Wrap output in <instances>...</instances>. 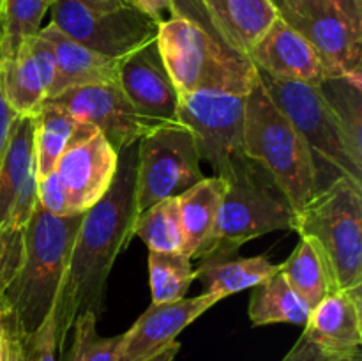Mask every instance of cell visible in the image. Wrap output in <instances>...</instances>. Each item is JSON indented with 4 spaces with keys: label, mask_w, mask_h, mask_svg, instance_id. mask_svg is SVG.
<instances>
[{
    "label": "cell",
    "mask_w": 362,
    "mask_h": 361,
    "mask_svg": "<svg viewBox=\"0 0 362 361\" xmlns=\"http://www.w3.org/2000/svg\"><path fill=\"white\" fill-rule=\"evenodd\" d=\"M300 340L322 360L361 350L362 289L334 290L311 310Z\"/></svg>",
    "instance_id": "obj_17"
},
{
    "label": "cell",
    "mask_w": 362,
    "mask_h": 361,
    "mask_svg": "<svg viewBox=\"0 0 362 361\" xmlns=\"http://www.w3.org/2000/svg\"><path fill=\"white\" fill-rule=\"evenodd\" d=\"M318 53L329 76H361L362 30L327 0H297L279 11Z\"/></svg>",
    "instance_id": "obj_11"
},
{
    "label": "cell",
    "mask_w": 362,
    "mask_h": 361,
    "mask_svg": "<svg viewBox=\"0 0 362 361\" xmlns=\"http://www.w3.org/2000/svg\"><path fill=\"white\" fill-rule=\"evenodd\" d=\"M313 308L296 292L285 276L278 271L253 287L247 315L253 326L296 324L304 326Z\"/></svg>",
    "instance_id": "obj_25"
},
{
    "label": "cell",
    "mask_w": 362,
    "mask_h": 361,
    "mask_svg": "<svg viewBox=\"0 0 362 361\" xmlns=\"http://www.w3.org/2000/svg\"><path fill=\"white\" fill-rule=\"evenodd\" d=\"M279 273L311 308L336 290L324 257L306 237H300L292 255L279 264Z\"/></svg>",
    "instance_id": "obj_26"
},
{
    "label": "cell",
    "mask_w": 362,
    "mask_h": 361,
    "mask_svg": "<svg viewBox=\"0 0 362 361\" xmlns=\"http://www.w3.org/2000/svg\"><path fill=\"white\" fill-rule=\"evenodd\" d=\"M327 2L338 7L354 27L362 30V0H327Z\"/></svg>",
    "instance_id": "obj_37"
},
{
    "label": "cell",
    "mask_w": 362,
    "mask_h": 361,
    "mask_svg": "<svg viewBox=\"0 0 362 361\" xmlns=\"http://www.w3.org/2000/svg\"><path fill=\"white\" fill-rule=\"evenodd\" d=\"M219 301L221 299L214 294L202 292L172 303H152L129 331L122 333V345L117 361H147L175 342L187 326Z\"/></svg>",
    "instance_id": "obj_15"
},
{
    "label": "cell",
    "mask_w": 362,
    "mask_h": 361,
    "mask_svg": "<svg viewBox=\"0 0 362 361\" xmlns=\"http://www.w3.org/2000/svg\"><path fill=\"white\" fill-rule=\"evenodd\" d=\"M45 103L59 106L76 119L92 124L117 152L136 144L147 131L161 126L141 117L119 84L67 88Z\"/></svg>",
    "instance_id": "obj_12"
},
{
    "label": "cell",
    "mask_w": 362,
    "mask_h": 361,
    "mask_svg": "<svg viewBox=\"0 0 362 361\" xmlns=\"http://www.w3.org/2000/svg\"><path fill=\"white\" fill-rule=\"evenodd\" d=\"M78 2H83L90 7H98V9H112V7L131 4L129 0H78Z\"/></svg>",
    "instance_id": "obj_39"
},
{
    "label": "cell",
    "mask_w": 362,
    "mask_h": 361,
    "mask_svg": "<svg viewBox=\"0 0 362 361\" xmlns=\"http://www.w3.org/2000/svg\"><path fill=\"white\" fill-rule=\"evenodd\" d=\"M179 350H180V343L175 340V342H172L170 345H166L163 350H159L158 354H154L152 357H148L147 361H175Z\"/></svg>",
    "instance_id": "obj_38"
},
{
    "label": "cell",
    "mask_w": 362,
    "mask_h": 361,
    "mask_svg": "<svg viewBox=\"0 0 362 361\" xmlns=\"http://www.w3.org/2000/svg\"><path fill=\"white\" fill-rule=\"evenodd\" d=\"M293 232L317 246L336 290L362 289V186L341 177L318 191L297 212Z\"/></svg>",
    "instance_id": "obj_5"
},
{
    "label": "cell",
    "mask_w": 362,
    "mask_h": 361,
    "mask_svg": "<svg viewBox=\"0 0 362 361\" xmlns=\"http://www.w3.org/2000/svg\"><path fill=\"white\" fill-rule=\"evenodd\" d=\"M81 218L83 214L52 216L35 204L16 271L0 289V310L13 315L23 343L53 317Z\"/></svg>",
    "instance_id": "obj_3"
},
{
    "label": "cell",
    "mask_w": 362,
    "mask_h": 361,
    "mask_svg": "<svg viewBox=\"0 0 362 361\" xmlns=\"http://www.w3.org/2000/svg\"><path fill=\"white\" fill-rule=\"evenodd\" d=\"M49 13V23L60 32L110 59H122L158 38L159 21L134 4L98 9L78 0H53Z\"/></svg>",
    "instance_id": "obj_10"
},
{
    "label": "cell",
    "mask_w": 362,
    "mask_h": 361,
    "mask_svg": "<svg viewBox=\"0 0 362 361\" xmlns=\"http://www.w3.org/2000/svg\"><path fill=\"white\" fill-rule=\"evenodd\" d=\"M37 204L42 211H46L52 216H71L67 209L66 195H64L60 180L57 177L55 170L49 172L48 176L37 179Z\"/></svg>",
    "instance_id": "obj_32"
},
{
    "label": "cell",
    "mask_w": 362,
    "mask_h": 361,
    "mask_svg": "<svg viewBox=\"0 0 362 361\" xmlns=\"http://www.w3.org/2000/svg\"><path fill=\"white\" fill-rule=\"evenodd\" d=\"M327 361H362V353L361 350H356L352 354H346V356H339V357H332V360Z\"/></svg>",
    "instance_id": "obj_40"
},
{
    "label": "cell",
    "mask_w": 362,
    "mask_h": 361,
    "mask_svg": "<svg viewBox=\"0 0 362 361\" xmlns=\"http://www.w3.org/2000/svg\"><path fill=\"white\" fill-rule=\"evenodd\" d=\"M55 80V55L45 38L34 35L21 42L9 59H0V87L18 115L34 117L49 98Z\"/></svg>",
    "instance_id": "obj_16"
},
{
    "label": "cell",
    "mask_w": 362,
    "mask_h": 361,
    "mask_svg": "<svg viewBox=\"0 0 362 361\" xmlns=\"http://www.w3.org/2000/svg\"><path fill=\"white\" fill-rule=\"evenodd\" d=\"M136 144L119 152V168L105 197L81 218L71 248L66 278L53 310L57 350H66L78 315L103 314L110 273L133 239L136 219Z\"/></svg>",
    "instance_id": "obj_1"
},
{
    "label": "cell",
    "mask_w": 362,
    "mask_h": 361,
    "mask_svg": "<svg viewBox=\"0 0 362 361\" xmlns=\"http://www.w3.org/2000/svg\"><path fill=\"white\" fill-rule=\"evenodd\" d=\"M278 271L267 257H237L232 255H212L202 258L197 269V278L204 285L205 294H214L219 299L258 285Z\"/></svg>",
    "instance_id": "obj_23"
},
{
    "label": "cell",
    "mask_w": 362,
    "mask_h": 361,
    "mask_svg": "<svg viewBox=\"0 0 362 361\" xmlns=\"http://www.w3.org/2000/svg\"><path fill=\"white\" fill-rule=\"evenodd\" d=\"M271 2L274 4L276 9L281 11V9H285V7L292 6V4H293V2H297V0H271Z\"/></svg>",
    "instance_id": "obj_41"
},
{
    "label": "cell",
    "mask_w": 362,
    "mask_h": 361,
    "mask_svg": "<svg viewBox=\"0 0 362 361\" xmlns=\"http://www.w3.org/2000/svg\"><path fill=\"white\" fill-rule=\"evenodd\" d=\"M226 191V180L221 177H204L177 197L179 218L182 227V253L191 260L200 258L214 236L219 207Z\"/></svg>",
    "instance_id": "obj_21"
},
{
    "label": "cell",
    "mask_w": 362,
    "mask_h": 361,
    "mask_svg": "<svg viewBox=\"0 0 362 361\" xmlns=\"http://www.w3.org/2000/svg\"><path fill=\"white\" fill-rule=\"evenodd\" d=\"M194 280L197 269H193V260L182 251H148V285L152 303H172L182 299Z\"/></svg>",
    "instance_id": "obj_29"
},
{
    "label": "cell",
    "mask_w": 362,
    "mask_h": 361,
    "mask_svg": "<svg viewBox=\"0 0 362 361\" xmlns=\"http://www.w3.org/2000/svg\"><path fill=\"white\" fill-rule=\"evenodd\" d=\"M119 85L141 117L156 124L179 122V91L156 39L119 60Z\"/></svg>",
    "instance_id": "obj_14"
},
{
    "label": "cell",
    "mask_w": 362,
    "mask_h": 361,
    "mask_svg": "<svg viewBox=\"0 0 362 361\" xmlns=\"http://www.w3.org/2000/svg\"><path fill=\"white\" fill-rule=\"evenodd\" d=\"M214 30L247 57L279 18L271 0H198Z\"/></svg>",
    "instance_id": "obj_20"
},
{
    "label": "cell",
    "mask_w": 362,
    "mask_h": 361,
    "mask_svg": "<svg viewBox=\"0 0 362 361\" xmlns=\"http://www.w3.org/2000/svg\"><path fill=\"white\" fill-rule=\"evenodd\" d=\"M4 360V328L2 321H0V361Z\"/></svg>",
    "instance_id": "obj_42"
},
{
    "label": "cell",
    "mask_w": 362,
    "mask_h": 361,
    "mask_svg": "<svg viewBox=\"0 0 362 361\" xmlns=\"http://www.w3.org/2000/svg\"><path fill=\"white\" fill-rule=\"evenodd\" d=\"M214 236L200 260L237 253L244 243L276 230H293L297 212L281 188L258 163L247 159L226 177Z\"/></svg>",
    "instance_id": "obj_6"
},
{
    "label": "cell",
    "mask_w": 362,
    "mask_h": 361,
    "mask_svg": "<svg viewBox=\"0 0 362 361\" xmlns=\"http://www.w3.org/2000/svg\"><path fill=\"white\" fill-rule=\"evenodd\" d=\"M92 124L76 119L66 110L42 103L34 115V161L35 177L48 176L59 163L60 156L76 142L95 133Z\"/></svg>",
    "instance_id": "obj_22"
},
{
    "label": "cell",
    "mask_w": 362,
    "mask_h": 361,
    "mask_svg": "<svg viewBox=\"0 0 362 361\" xmlns=\"http://www.w3.org/2000/svg\"><path fill=\"white\" fill-rule=\"evenodd\" d=\"M98 315L92 311L78 315L71 333L73 342L64 350V361H117L122 336H101L98 333Z\"/></svg>",
    "instance_id": "obj_31"
},
{
    "label": "cell",
    "mask_w": 362,
    "mask_h": 361,
    "mask_svg": "<svg viewBox=\"0 0 362 361\" xmlns=\"http://www.w3.org/2000/svg\"><path fill=\"white\" fill-rule=\"evenodd\" d=\"M52 2L53 0H4L2 14H0L2 20L0 59L13 57L25 39L39 34Z\"/></svg>",
    "instance_id": "obj_30"
},
{
    "label": "cell",
    "mask_w": 362,
    "mask_h": 361,
    "mask_svg": "<svg viewBox=\"0 0 362 361\" xmlns=\"http://www.w3.org/2000/svg\"><path fill=\"white\" fill-rule=\"evenodd\" d=\"M246 96L198 91L180 96L177 120L193 133L200 159L226 179L247 161L244 151Z\"/></svg>",
    "instance_id": "obj_9"
},
{
    "label": "cell",
    "mask_w": 362,
    "mask_h": 361,
    "mask_svg": "<svg viewBox=\"0 0 362 361\" xmlns=\"http://www.w3.org/2000/svg\"><path fill=\"white\" fill-rule=\"evenodd\" d=\"M136 211L175 198L204 179L193 133L182 124H161L136 142Z\"/></svg>",
    "instance_id": "obj_8"
},
{
    "label": "cell",
    "mask_w": 362,
    "mask_h": 361,
    "mask_svg": "<svg viewBox=\"0 0 362 361\" xmlns=\"http://www.w3.org/2000/svg\"><path fill=\"white\" fill-rule=\"evenodd\" d=\"M119 152L99 131L71 145L55 166L69 214H85L112 186Z\"/></svg>",
    "instance_id": "obj_13"
},
{
    "label": "cell",
    "mask_w": 362,
    "mask_h": 361,
    "mask_svg": "<svg viewBox=\"0 0 362 361\" xmlns=\"http://www.w3.org/2000/svg\"><path fill=\"white\" fill-rule=\"evenodd\" d=\"M133 236H138L148 251L175 253L182 251L184 236L179 218V204L175 198L158 202L134 219Z\"/></svg>",
    "instance_id": "obj_28"
},
{
    "label": "cell",
    "mask_w": 362,
    "mask_h": 361,
    "mask_svg": "<svg viewBox=\"0 0 362 361\" xmlns=\"http://www.w3.org/2000/svg\"><path fill=\"white\" fill-rule=\"evenodd\" d=\"M247 59L258 71L281 80L320 85L329 78L313 46L281 18H278L267 34L251 48Z\"/></svg>",
    "instance_id": "obj_18"
},
{
    "label": "cell",
    "mask_w": 362,
    "mask_h": 361,
    "mask_svg": "<svg viewBox=\"0 0 362 361\" xmlns=\"http://www.w3.org/2000/svg\"><path fill=\"white\" fill-rule=\"evenodd\" d=\"M244 151L281 188L296 212L318 193L313 158L285 113L257 78L246 96Z\"/></svg>",
    "instance_id": "obj_4"
},
{
    "label": "cell",
    "mask_w": 362,
    "mask_h": 361,
    "mask_svg": "<svg viewBox=\"0 0 362 361\" xmlns=\"http://www.w3.org/2000/svg\"><path fill=\"white\" fill-rule=\"evenodd\" d=\"M0 321L4 328V360L2 361H27L23 340L16 321L9 311L0 310Z\"/></svg>",
    "instance_id": "obj_34"
},
{
    "label": "cell",
    "mask_w": 362,
    "mask_h": 361,
    "mask_svg": "<svg viewBox=\"0 0 362 361\" xmlns=\"http://www.w3.org/2000/svg\"><path fill=\"white\" fill-rule=\"evenodd\" d=\"M35 173L34 117L18 115L0 163V232L28 177Z\"/></svg>",
    "instance_id": "obj_24"
},
{
    "label": "cell",
    "mask_w": 362,
    "mask_h": 361,
    "mask_svg": "<svg viewBox=\"0 0 362 361\" xmlns=\"http://www.w3.org/2000/svg\"><path fill=\"white\" fill-rule=\"evenodd\" d=\"M258 78L272 101L292 122L308 145L318 177V191L349 177L362 186V166L354 161L345 134L318 85L281 80L258 71Z\"/></svg>",
    "instance_id": "obj_7"
},
{
    "label": "cell",
    "mask_w": 362,
    "mask_h": 361,
    "mask_svg": "<svg viewBox=\"0 0 362 361\" xmlns=\"http://www.w3.org/2000/svg\"><path fill=\"white\" fill-rule=\"evenodd\" d=\"M129 2L158 21L166 20L173 11V0H129Z\"/></svg>",
    "instance_id": "obj_36"
},
{
    "label": "cell",
    "mask_w": 362,
    "mask_h": 361,
    "mask_svg": "<svg viewBox=\"0 0 362 361\" xmlns=\"http://www.w3.org/2000/svg\"><path fill=\"white\" fill-rule=\"evenodd\" d=\"M18 113L9 106V103L4 98L2 87H0V163H2L4 154H6L7 144H9L11 131H13V124L16 120Z\"/></svg>",
    "instance_id": "obj_35"
},
{
    "label": "cell",
    "mask_w": 362,
    "mask_h": 361,
    "mask_svg": "<svg viewBox=\"0 0 362 361\" xmlns=\"http://www.w3.org/2000/svg\"><path fill=\"white\" fill-rule=\"evenodd\" d=\"M39 35L52 45L55 55V80L49 91V98L73 87L119 84L120 59H110L80 45L52 23L42 27Z\"/></svg>",
    "instance_id": "obj_19"
},
{
    "label": "cell",
    "mask_w": 362,
    "mask_h": 361,
    "mask_svg": "<svg viewBox=\"0 0 362 361\" xmlns=\"http://www.w3.org/2000/svg\"><path fill=\"white\" fill-rule=\"evenodd\" d=\"M2 6H4V0H0V14H2Z\"/></svg>",
    "instance_id": "obj_44"
},
{
    "label": "cell",
    "mask_w": 362,
    "mask_h": 361,
    "mask_svg": "<svg viewBox=\"0 0 362 361\" xmlns=\"http://www.w3.org/2000/svg\"><path fill=\"white\" fill-rule=\"evenodd\" d=\"M27 361H57L55 331H53V317H49L39 331L23 343Z\"/></svg>",
    "instance_id": "obj_33"
},
{
    "label": "cell",
    "mask_w": 362,
    "mask_h": 361,
    "mask_svg": "<svg viewBox=\"0 0 362 361\" xmlns=\"http://www.w3.org/2000/svg\"><path fill=\"white\" fill-rule=\"evenodd\" d=\"M156 42L179 98L198 91L247 96L258 78L253 62L214 30L198 0H173Z\"/></svg>",
    "instance_id": "obj_2"
},
{
    "label": "cell",
    "mask_w": 362,
    "mask_h": 361,
    "mask_svg": "<svg viewBox=\"0 0 362 361\" xmlns=\"http://www.w3.org/2000/svg\"><path fill=\"white\" fill-rule=\"evenodd\" d=\"M362 76H329L318 85L334 112L354 161L362 166Z\"/></svg>",
    "instance_id": "obj_27"
},
{
    "label": "cell",
    "mask_w": 362,
    "mask_h": 361,
    "mask_svg": "<svg viewBox=\"0 0 362 361\" xmlns=\"http://www.w3.org/2000/svg\"><path fill=\"white\" fill-rule=\"evenodd\" d=\"M0 41H2V20H0Z\"/></svg>",
    "instance_id": "obj_43"
}]
</instances>
